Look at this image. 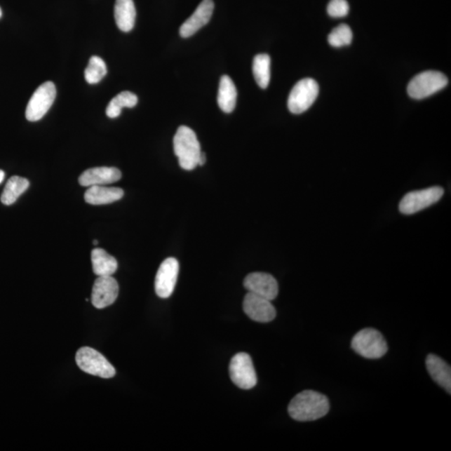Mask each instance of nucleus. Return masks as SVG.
<instances>
[{"instance_id":"nucleus-1","label":"nucleus","mask_w":451,"mask_h":451,"mask_svg":"<svg viewBox=\"0 0 451 451\" xmlns=\"http://www.w3.org/2000/svg\"><path fill=\"white\" fill-rule=\"evenodd\" d=\"M328 398L314 391H304L292 398L288 411L297 422H313L321 419L330 411Z\"/></svg>"},{"instance_id":"nucleus-2","label":"nucleus","mask_w":451,"mask_h":451,"mask_svg":"<svg viewBox=\"0 0 451 451\" xmlns=\"http://www.w3.org/2000/svg\"><path fill=\"white\" fill-rule=\"evenodd\" d=\"M173 146L175 155L182 169L191 170L198 166L201 151L194 130L186 126L179 127L173 139Z\"/></svg>"},{"instance_id":"nucleus-3","label":"nucleus","mask_w":451,"mask_h":451,"mask_svg":"<svg viewBox=\"0 0 451 451\" xmlns=\"http://www.w3.org/2000/svg\"><path fill=\"white\" fill-rule=\"evenodd\" d=\"M351 347L358 354L370 360L383 357L388 351L386 340L375 328H367L354 336Z\"/></svg>"},{"instance_id":"nucleus-4","label":"nucleus","mask_w":451,"mask_h":451,"mask_svg":"<svg viewBox=\"0 0 451 451\" xmlns=\"http://www.w3.org/2000/svg\"><path fill=\"white\" fill-rule=\"evenodd\" d=\"M448 79L443 73L427 71L417 74L409 83L407 91L411 98L422 100L444 89Z\"/></svg>"},{"instance_id":"nucleus-5","label":"nucleus","mask_w":451,"mask_h":451,"mask_svg":"<svg viewBox=\"0 0 451 451\" xmlns=\"http://www.w3.org/2000/svg\"><path fill=\"white\" fill-rule=\"evenodd\" d=\"M76 361L79 368L87 374L103 379H111L116 375L115 368L112 363L102 354L92 348L83 347L79 349Z\"/></svg>"},{"instance_id":"nucleus-6","label":"nucleus","mask_w":451,"mask_h":451,"mask_svg":"<svg viewBox=\"0 0 451 451\" xmlns=\"http://www.w3.org/2000/svg\"><path fill=\"white\" fill-rule=\"evenodd\" d=\"M319 92L318 83L311 78L303 79L293 87L289 95L288 107L292 114L304 113L316 100Z\"/></svg>"},{"instance_id":"nucleus-7","label":"nucleus","mask_w":451,"mask_h":451,"mask_svg":"<svg viewBox=\"0 0 451 451\" xmlns=\"http://www.w3.org/2000/svg\"><path fill=\"white\" fill-rule=\"evenodd\" d=\"M443 195L444 190L440 187H432L426 189L410 191L402 198L398 209L405 215H412L436 203Z\"/></svg>"},{"instance_id":"nucleus-8","label":"nucleus","mask_w":451,"mask_h":451,"mask_svg":"<svg viewBox=\"0 0 451 451\" xmlns=\"http://www.w3.org/2000/svg\"><path fill=\"white\" fill-rule=\"evenodd\" d=\"M56 97V88L53 82L43 83L34 91L26 108V119L29 121H37L49 111Z\"/></svg>"},{"instance_id":"nucleus-9","label":"nucleus","mask_w":451,"mask_h":451,"mask_svg":"<svg viewBox=\"0 0 451 451\" xmlns=\"http://www.w3.org/2000/svg\"><path fill=\"white\" fill-rule=\"evenodd\" d=\"M229 373L231 381L240 389H250L257 383L252 358L246 353L236 354L231 358Z\"/></svg>"},{"instance_id":"nucleus-10","label":"nucleus","mask_w":451,"mask_h":451,"mask_svg":"<svg viewBox=\"0 0 451 451\" xmlns=\"http://www.w3.org/2000/svg\"><path fill=\"white\" fill-rule=\"evenodd\" d=\"M179 274V262L174 257L166 258L161 264L156 276L155 290L161 299H168L176 287Z\"/></svg>"},{"instance_id":"nucleus-11","label":"nucleus","mask_w":451,"mask_h":451,"mask_svg":"<svg viewBox=\"0 0 451 451\" xmlns=\"http://www.w3.org/2000/svg\"><path fill=\"white\" fill-rule=\"evenodd\" d=\"M119 295V285L112 276H102L95 280L92 288L91 303L94 307L102 309L111 306Z\"/></svg>"},{"instance_id":"nucleus-12","label":"nucleus","mask_w":451,"mask_h":451,"mask_svg":"<svg viewBox=\"0 0 451 451\" xmlns=\"http://www.w3.org/2000/svg\"><path fill=\"white\" fill-rule=\"evenodd\" d=\"M244 287L249 292L273 301L278 295V283L274 276L266 273H253L244 279Z\"/></svg>"},{"instance_id":"nucleus-13","label":"nucleus","mask_w":451,"mask_h":451,"mask_svg":"<svg viewBox=\"0 0 451 451\" xmlns=\"http://www.w3.org/2000/svg\"><path fill=\"white\" fill-rule=\"evenodd\" d=\"M243 310L249 318L256 322L269 323L276 317V309L270 300L249 292L244 297Z\"/></svg>"},{"instance_id":"nucleus-14","label":"nucleus","mask_w":451,"mask_h":451,"mask_svg":"<svg viewBox=\"0 0 451 451\" xmlns=\"http://www.w3.org/2000/svg\"><path fill=\"white\" fill-rule=\"evenodd\" d=\"M214 11L213 0H203L198 7L180 28L182 38H189L203 27L211 20Z\"/></svg>"},{"instance_id":"nucleus-15","label":"nucleus","mask_w":451,"mask_h":451,"mask_svg":"<svg viewBox=\"0 0 451 451\" xmlns=\"http://www.w3.org/2000/svg\"><path fill=\"white\" fill-rule=\"evenodd\" d=\"M121 178V173L116 168H95L85 170L79 177L82 187L102 186L115 183Z\"/></svg>"},{"instance_id":"nucleus-16","label":"nucleus","mask_w":451,"mask_h":451,"mask_svg":"<svg viewBox=\"0 0 451 451\" xmlns=\"http://www.w3.org/2000/svg\"><path fill=\"white\" fill-rule=\"evenodd\" d=\"M426 368L433 381L450 393L451 369L448 363L436 354H429L426 358Z\"/></svg>"},{"instance_id":"nucleus-17","label":"nucleus","mask_w":451,"mask_h":451,"mask_svg":"<svg viewBox=\"0 0 451 451\" xmlns=\"http://www.w3.org/2000/svg\"><path fill=\"white\" fill-rule=\"evenodd\" d=\"M124 191L119 187L92 186L86 191L85 201L90 205H106L123 198Z\"/></svg>"},{"instance_id":"nucleus-18","label":"nucleus","mask_w":451,"mask_h":451,"mask_svg":"<svg viewBox=\"0 0 451 451\" xmlns=\"http://www.w3.org/2000/svg\"><path fill=\"white\" fill-rule=\"evenodd\" d=\"M115 20L117 27L121 32H130L135 25L137 11L133 0H116L115 4Z\"/></svg>"},{"instance_id":"nucleus-19","label":"nucleus","mask_w":451,"mask_h":451,"mask_svg":"<svg viewBox=\"0 0 451 451\" xmlns=\"http://www.w3.org/2000/svg\"><path fill=\"white\" fill-rule=\"evenodd\" d=\"M92 268L98 277L112 276L118 269V262L115 257L102 248H95L91 252Z\"/></svg>"},{"instance_id":"nucleus-20","label":"nucleus","mask_w":451,"mask_h":451,"mask_svg":"<svg viewBox=\"0 0 451 451\" xmlns=\"http://www.w3.org/2000/svg\"><path fill=\"white\" fill-rule=\"evenodd\" d=\"M236 97H238V92L234 81L229 76H222L218 89V107L223 112H233L236 107Z\"/></svg>"},{"instance_id":"nucleus-21","label":"nucleus","mask_w":451,"mask_h":451,"mask_svg":"<svg viewBox=\"0 0 451 451\" xmlns=\"http://www.w3.org/2000/svg\"><path fill=\"white\" fill-rule=\"evenodd\" d=\"M29 182L20 177H12L8 181L1 195V203L6 206L14 204L17 199L28 189Z\"/></svg>"},{"instance_id":"nucleus-22","label":"nucleus","mask_w":451,"mask_h":451,"mask_svg":"<svg viewBox=\"0 0 451 451\" xmlns=\"http://www.w3.org/2000/svg\"><path fill=\"white\" fill-rule=\"evenodd\" d=\"M271 59L267 54H260L254 57L253 73L258 86L266 89L269 86L271 78Z\"/></svg>"},{"instance_id":"nucleus-23","label":"nucleus","mask_w":451,"mask_h":451,"mask_svg":"<svg viewBox=\"0 0 451 451\" xmlns=\"http://www.w3.org/2000/svg\"><path fill=\"white\" fill-rule=\"evenodd\" d=\"M137 96L133 92L123 91L114 97L107 108V116L109 118H116L121 115L122 108H133L137 106Z\"/></svg>"},{"instance_id":"nucleus-24","label":"nucleus","mask_w":451,"mask_h":451,"mask_svg":"<svg viewBox=\"0 0 451 451\" xmlns=\"http://www.w3.org/2000/svg\"><path fill=\"white\" fill-rule=\"evenodd\" d=\"M107 74V67L105 61L99 56H92L85 71L86 81L89 84H97Z\"/></svg>"},{"instance_id":"nucleus-25","label":"nucleus","mask_w":451,"mask_h":451,"mask_svg":"<svg viewBox=\"0 0 451 451\" xmlns=\"http://www.w3.org/2000/svg\"><path fill=\"white\" fill-rule=\"evenodd\" d=\"M353 33L349 26L342 24L332 30L328 37V41L332 47L339 48L350 45L352 42Z\"/></svg>"},{"instance_id":"nucleus-26","label":"nucleus","mask_w":451,"mask_h":451,"mask_svg":"<svg viewBox=\"0 0 451 451\" xmlns=\"http://www.w3.org/2000/svg\"><path fill=\"white\" fill-rule=\"evenodd\" d=\"M328 14L335 18H341L349 14V6L346 0H331L328 4Z\"/></svg>"},{"instance_id":"nucleus-27","label":"nucleus","mask_w":451,"mask_h":451,"mask_svg":"<svg viewBox=\"0 0 451 451\" xmlns=\"http://www.w3.org/2000/svg\"><path fill=\"white\" fill-rule=\"evenodd\" d=\"M206 161H207V159H206L205 153L201 152L199 156L198 166H203L206 163Z\"/></svg>"},{"instance_id":"nucleus-28","label":"nucleus","mask_w":451,"mask_h":451,"mask_svg":"<svg viewBox=\"0 0 451 451\" xmlns=\"http://www.w3.org/2000/svg\"><path fill=\"white\" fill-rule=\"evenodd\" d=\"M4 176H6V174H4V170H0V184L4 181Z\"/></svg>"},{"instance_id":"nucleus-29","label":"nucleus","mask_w":451,"mask_h":451,"mask_svg":"<svg viewBox=\"0 0 451 451\" xmlns=\"http://www.w3.org/2000/svg\"><path fill=\"white\" fill-rule=\"evenodd\" d=\"M98 243H99V242H98V241H97V240H94V241H93V244H94V245H98Z\"/></svg>"},{"instance_id":"nucleus-30","label":"nucleus","mask_w":451,"mask_h":451,"mask_svg":"<svg viewBox=\"0 0 451 451\" xmlns=\"http://www.w3.org/2000/svg\"><path fill=\"white\" fill-rule=\"evenodd\" d=\"M2 17V10L1 8H0V18Z\"/></svg>"}]
</instances>
